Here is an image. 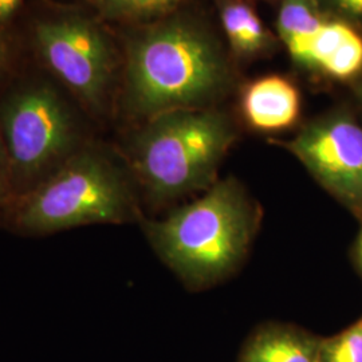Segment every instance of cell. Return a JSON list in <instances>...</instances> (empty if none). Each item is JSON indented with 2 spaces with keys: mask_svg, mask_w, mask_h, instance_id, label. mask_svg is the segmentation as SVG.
Returning a JSON list of instances; mask_svg holds the SVG:
<instances>
[{
  "mask_svg": "<svg viewBox=\"0 0 362 362\" xmlns=\"http://www.w3.org/2000/svg\"><path fill=\"white\" fill-rule=\"evenodd\" d=\"M233 85L227 52L194 16L172 13L144 25L127 45L124 101L145 121L170 110L211 107Z\"/></svg>",
  "mask_w": 362,
  "mask_h": 362,
  "instance_id": "cell-1",
  "label": "cell"
},
{
  "mask_svg": "<svg viewBox=\"0 0 362 362\" xmlns=\"http://www.w3.org/2000/svg\"><path fill=\"white\" fill-rule=\"evenodd\" d=\"M258 204L233 177L218 180L145 231L169 267L196 288L230 276L246 259L259 227Z\"/></svg>",
  "mask_w": 362,
  "mask_h": 362,
  "instance_id": "cell-2",
  "label": "cell"
},
{
  "mask_svg": "<svg viewBox=\"0 0 362 362\" xmlns=\"http://www.w3.org/2000/svg\"><path fill=\"white\" fill-rule=\"evenodd\" d=\"M236 136L231 118L214 107L170 110L146 119L134 136L132 165L158 202L203 194L218 181Z\"/></svg>",
  "mask_w": 362,
  "mask_h": 362,
  "instance_id": "cell-3",
  "label": "cell"
},
{
  "mask_svg": "<svg viewBox=\"0 0 362 362\" xmlns=\"http://www.w3.org/2000/svg\"><path fill=\"white\" fill-rule=\"evenodd\" d=\"M132 216L122 173L95 151L76 152L21 200L15 223L28 233H55L97 223H122Z\"/></svg>",
  "mask_w": 362,
  "mask_h": 362,
  "instance_id": "cell-4",
  "label": "cell"
},
{
  "mask_svg": "<svg viewBox=\"0 0 362 362\" xmlns=\"http://www.w3.org/2000/svg\"><path fill=\"white\" fill-rule=\"evenodd\" d=\"M77 125L70 106L49 83L30 82L0 106V139L13 187L27 192L74 155Z\"/></svg>",
  "mask_w": 362,
  "mask_h": 362,
  "instance_id": "cell-5",
  "label": "cell"
},
{
  "mask_svg": "<svg viewBox=\"0 0 362 362\" xmlns=\"http://www.w3.org/2000/svg\"><path fill=\"white\" fill-rule=\"evenodd\" d=\"M40 62L94 113H101L116 70V52L104 28L82 13L40 18L33 27Z\"/></svg>",
  "mask_w": 362,
  "mask_h": 362,
  "instance_id": "cell-6",
  "label": "cell"
},
{
  "mask_svg": "<svg viewBox=\"0 0 362 362\" xmlns=\"http://www.w3.org/2000/svg\"><path fill=\"white\" fill-rule=\"evenodd\" d=\"M282 145L327 194L361 214L362 127L350 112L338 109L317 117Z\"/></svg>",
  "mask_w": 362,
  "mask_h": 362,
  "instance_id": "cell-7",
  "label": "cell"
},
{
  "mask_svg": "<svg viewBox=\"0 0 362 362\" xmlns=\"http://www.w3.org/2000/svg\"><path fill=\"white\" fill-rule=\"evenodd\" d=\"M302 109L300 93L288 78L272 74L250 82L245 88L240 110L247 125L262 133L293 128Z\"/></svg>",
  "mask_w": 362,
  "mask_h": 362,
  "instance_id": "cell-8",
  "label": "cell"
},
{
  "mask_svg": "<svg viewBox=\"0 0 362 362\" xmlns=\"http://www.w3.org/2000/svg\"><path fill=\"white\" fill-rule=\"evenodd\" d=\"M310 70L334 81H351L362 73V34L345 21L329 18L311 52Z\"/></svg>",
  "mask_w": 362,
  "mask_h": 362,
  "instance_id": "cell-9",
  "label": "cell"
},
{
  "mask_svg": "<svg viewBox=\"0 0 362 362\" xmlns=\"http://www.w3.org/2000/svg\"><path fill=\"white\" fill-rule=\"evenodd\" d=\"M321 339L293 325H263L248 337L239 362H320Z\"/></svg>",
  "mask_w": 362,
  "mask_h": 362,
  "instance_id": "cell-10",
  "label": "cell"
},
{
  "mask_svg": "<svg viewBox=\"0 0 362 362\" xmlns=\"http://www.w3.org/2000/svg\"><path fill=\"white\" fill-rule=\"evenodd\" d=\"M327 19L317 0H282L276 30L297 65L310 70L313 46Z\"/></svg>",
  "mask_w": 362,
  "mask_h": 362,
  "instance_id": "cell-11",
  "label": "cell"
},
{
  "mask_svg": "<svg viewBox=\"0 0 362 362\" xmlns=\"http://www.w3.org/2000/svg\"><path fill=\"white\" fill-rule=\"evenodd\" d=\"M216 3L220 23L235 57L252 59L272 49V34L248 3L243 0H216Z\"/></svg>",
  "mask_w": 362,
  "mask_h": 362,
  "instance_id": "cell-12",
  "label": "cell"
},
{
  "mask_svg": "<svg viewBox=\"0 0 362 362\" xmlns=\"http://www.w3.org/2000/svg\"><path fill=\"white\" fill-rule=\"evenodd\" d=\"M184 0H95L98 13L107 21L152 23L169 16Z\"/></svg>",
  "mask_w": 362,
  "mask_h": 362,
  "instance_id": "cell-13",
  "label": "cell"
},
{
  "mask_svg": "<svg viewBox=\"0 0 362 362\" xmlns=\"http://www.w3.org/2000/svg\"><path fill=\"white\" fill-rule=\"evenodd\" d=\"M320 362H362V317L336 336L321 339Z\"/></svg>",
  "mask_w": 362,
  "mask_h": 362,
  "instance_id": "cell-14",
  "label": "cell"
},
{
  "mask_svg": "<svg viewBox=\"0 0 362 362\" xmlns=\"http://www.w3.org/2000/svg\"><path fill=\"white\" fill-rule=\"evenodd\" d=\"M324 11L362 28V0H317Z\"/></svg>",
  "mask_w": 362,
  "mask_h": 362,
  "instance_id": "cell-15",
  "label": "cell"
},
{
  "mask_svg": "<svg viewBox=\"0 0 362 362\" xmlns=\"http://www.w3.org/2000/svg\"><path fill=\"white\" fill-rule=\"evenodd\" d=\"M11 188H13V182H11L8 160H7V155H6L4 146L1 143V139H0V208L4 206Z\"/></svg>",
  "mask_w": 362,
  "mask_h": 362,
  "instance_id": "cell-16",
  "label": "cell"
},
{
  "mask_svg": "<svg viewBox=\"0 0 362 362\" xmlns=\"http://www.w3.org/2000/svg\"><path fill=\"white\" fill-rule=\"evenodd\" d=\"M11 65V47L10 42L4 33V28L0 27V85L8 74Z\"/></svg>",
  "mask_w": 362,
  "mask_h": 362,
  "instance_id": "cell-17",
  "label": "cell"
},
{
  "mask_svg": "<svg viewBox=\"0 0 362 362\" xmlns=\"http://www.w3.org/2000/svg\"><path fill=\"white\" fill-rule=\"evenodd\" d=\"M25 0H0V27L7 26L21 10Z\"/></svg>",
  "mask_w": 362,
  "mask_h": 362,
  "instance_id": "cell-18",
  "label": "cell"
},
{
  "mask_svg": "<svg viewBox=\"0 0 362 362\" xmlns=\"http://www.w3.org/2000/svg\"><path fill=\"white\" fill-rule=\"evenodd\" d=\"M360 218V228L356 236L354 245H353V262L356 264V269L362 278V212L357 215Z\"/></svg>",
  "mask_w": 362,
  "mask_h": 362,
  "instance_id": "cell-19",
  "label": "cell"
},
{
  "mask_svg": "<svg viewBox=\"0 0 362 362\" xmlns=\"http://www.w3.org/2000/svg\"><path fill=\"white\" fill-rule=\"evenodd\" d=\"M354 94H356V97H357V101H358V104L361 106L362 110V79H360V81L354 85Z\"/></svg>",
  "mask_w": 362,
  "mask_h": 362,
  "instance_id": "cell-20",
  "label": "cell"
}]
</instances>
